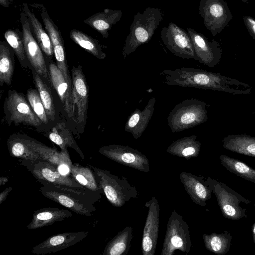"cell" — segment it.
Here are the masks:
<instances>
[{
	"instance_id": "21",
	"label": "cell",
	"mask_w": 255,
	"mask_h": 255,
	"mask_svg": "<svg viewBox=\"0 0 255 255\" xmlns=\"http://www.w3.org/2000/svg\"><path fill=\"white\" fill-rule=\"evenodd\" d=\"M155 102V98L151 97L142 110L136 109L128 117L125 130L135 139L139 138L147 127L153 114Z\"/></svg>"
},
{
	"instance_id": "24",
	"label": "cell",
	"mask_w": 255,
	"mask_h": 255,
	"mask_svg": "<svg viewBox=\"0 0 255 255\" xmlns=\"http://www.w3.org/2000/svg\"><path fill=\"white\" fill-rule=\"evenodd\" d=\"M23 10L27 15L30 29L34 37L37 41L43 52L47 57H52L54 55V49L50 37L45 29L35 15L30 11L27 3L23 4Z\"/></svg>"
},
{
	"instance_id": "36",
	"label": "cell",
	"mask_w": 255,
	"mask_h": 255,
	"mask_svg": "<svg viewBox=\"0 0 255 255\" xmlns=\"http://www.w3.org/2000/svg\"><path fill=\"white\" fill-rule=\"evenodd\" d=\"M26 96L28 102L37 117L45 124L48 122V118L37 90L29 89Z\"/></svg>"
},
{
	"instance_id": "28",
	"label": "cell",
	"mask_w": 255,
	"mask_h": 255,
	"mask_svg": "<svg viewBox=\"0 0 255 255\" xmlns=\"http://www.w3.org/2000/svg\"><path fill=\"white\" fill-rule=\"evenodd\" d=\"M48 138L51 141L58 145L61 150L70 147L75 150L82 159H84V153L77 145L72 133L66 128L64 123L57 124L49 133Z\"/></svg>"
},
{
	"instance_id": "9",
	"label": "cell",
	"mask_w": 255,
	"mask_h": 255,
	"mask_svg": "<svg viewBox=\"0 0 255 255\" xmlns=\"http://www.w3.org/2000/svg\"><path fill=\"white\" fill-rule=\"evenodd\" d=\"M5 120L9 125H24L36 127L42 122L25 97L15 90H9L3 104Z\"/></svg>"
},
{
	"instance_id": "30",
	"label": "cell",
	"mask_w": 255,
	"mask_h": 255,
	"mask_svg": "<svg viewBox=\"0 0 255 255\" xmlns=\"http://www.w3.org/2000/svg\"><path fill=\"white\" fill-rule=\"evenodd\" d=\"M70 38L75 43L87 50L96 58L104 59L106 55L103 49L105 46L89 35L77 29H72L69 33Z\"/></svg>"
},
{
	"instance_id": "7",
	"label": "cell",
	"mask_w": 255,
	"mask_h": 255,
	"mask_svg": "<svg viewBox=\"0 0 255 255\" xmlns=\"http://www.w3.org/2000/svg\"><path fill=\"white\" fill-rule=\"evenodd\" d=\"M209 186L217 198L222 214L226 218L232 220L247 218V210L239 206L241 202L250 204L251 201L246 199L224 183L208 176Z\"/></svg>"
},
{
	"instance_id": "16",
	"label": "cell",
	"mask_w": 255,
	"mask_h": 255,
	"mask_svg": "<svg viewBox=\"0 0 255 255\" xmlns=\"http://www.w3.org/2000/svg\"><path fill=\"white\" fill-rule=\"evenodd\" d=\"M148 213L144 227L142 240L143 255H154L159 232V206L157 199L152 197L145 203Z\"/></svg>"
},
{
	"instance_id": "33",
	"label": "cell",
	"mask_w": 255,
	"mask_h": 255,
	"mask_svg": "<svg viewBox=\"0 0 255 255\" xmlns=\"http://www.w3.org/2000/svg\"><path fill=\"white\" fill-rule=\"evenodd\" d=\"M219 159L221 164L230 172L255 183V169L245 163L227 155H221Z\"/></svg>"
},
{
	"instance_id": "11",
	"label": "cell",
	"mask_w": 255,
	"mask_h": 255,
	"mask_svg": "<svg viewBox=\"0 0 255 255\" xmlns=\"http://www.w3.org/2000/svg\"><path fill=\"white\" fill-rule=\"evenodd\" d=\"M160 37L168 50L182 59H194L195 53L191 39L185 31L173 22L163 27Z\"/></svg>"
},
{
	"instance_id": "27",
	"label": "cell",
	"mask_w": 255,
	"mask_h": 255,
	"mask_svg": "<svg viewBox=\"0 0 255 255\" xmlns=\"http://www.w3.org/2000/svg\"><path fill=\"white\" fill-rule=\"evenodd\" d=\"M14 51L5 41H0V85L11 84L14 70Z\"/></svg>"
},
{
	"instance_id": "35",
	"label": "cell",
	"mask_w": 255,
	"mask_h": 255,
	"mask_svg": "<svg viewBox=\"0 0 255 255\" xmlns=\"http://www.w3.org/2000/svg\"><path fill=\"white\" fill-rule=\"evenodd\" d=\"M33 73L34 82L39 92L47 117L50 120L54 121L56 113L51 91L38 73L36 72H33Z\"/></svg>"
},
{
	"instance_id": "29",
	"label": "cell",
	"mask_w": 255,
	"mask_h": 255,
	"mask_svg": "<svg viewBox=\"0 0 255 255\" xmlns=\"http://www.w3.org/2000/svg\"><path fill=\"white\" fill-rule=\"evenodd\" d=\"M132 228L126 227L106 246L103 255H126L130 247Z\"/></svg>"
},
{
	"instance_id": "23",
	"label": "cell",
	"mask_w": 255,
	"mask_h": 255,
	"mask_svg": "<svg viewBox=\"0 0 255 255\" xmlns=\"http://www.w3.org/2000/svg\"><path fill=\"white\" fill-rule=\"evenodd\" d=\"M123 12L121 10L106 8L89 16L84 22L99 32L104 38L109 37V31L113 25L121 20Z\"/></svg>"
},
{
	"instance_id": "25",
	"label": "cell",
	"mask_w": 255,
	"mask_h": 255,
	"mask_svg": "<svg viewBox=\"0 0 255 255\" xmlns=\"http://www.w3.org/2000/svg\"><path fill=\"white\" fill-rule=\"evenodd\" d=\"M197 138L196 135H192L178 139L167 147L166 151L173 155L186 159L197 157L201 146V142Z\"/></svg>"
},
{
	"instance_id": "41",
	"label": "cell",
	"mask_w": 255,
	"mask_h": 255,
	"mask_svg": "<svg viewBox=\"0 0 255 255\" xmlns=\"http://www.w3.org/2000/svg\"><path fill=\"white\" fill-rule=\"evenodd\" d=\"M249 21L252 25V29L254 33H255V21H254L252 19H250Z\"/></svg>"
},
{
	"instance_id": "18",
	"label": "cell",
	"mask_w": 255,
	"mask_h": 255,
	"mask_svg": "<svg viewBox=\"0 0 255 255\" xmlns=\"http://www.w3.org/2000/svg\"><path fill=\"white\" fill-rule=\"evenodd\" d=\"M89 234L88 231L65 232L51 236L31 250L34 255L54 253L74 245Z\"/></svg>"
},
{
	"instance_id": "34",
	"label": "cell",
	"mask_w": 255,
	"mask_h": 255,
	"mask_svg": "<svg viewBox=\"0 0 255 255\" xmlns=\"http://www.w3.org/2000/svg\"><path fill=\"white\" fill-rule=\"evenodd\" d=\"M4 36L5 40L11 47L21 65L27 67L30 64L25 51L22 32L18 29H9L5 31Z\"/></svg>"
},
{
	"instance_id": "6",
	"label": "cell",
	"mask_w": 255,
	"mask_h": 255,
	"mask_svg": "<svg viewBox=\"0 0 255 255\" xmlns=\"http://www.w3.org/2000/svg\"><path fill=\"white\" fill-rule=\"evenodd\" d=\"M100 187L109 202L116 207H121L132 198H136L138 191L125 177L119 178L110 171L93 168Z\"/></svg>"
},
{
	"instance_id": "39",
	"label": "cell",
	"mask_w": 255,
	"mask_h": 255,
	"mask_svg": "<svg viewBox=\"0 0 255 255\" xmlns=\"http://www.w3.org/2000/svg\"><path fill=\"white\" fill-rule=\"evenodd\" d=\"M252 234L253 241L255 244V223L252 226Z\"/></svg>"
},
{
	"instance_id": "8",
	"label": "cell",
	"mask_w": 255,
	"mask_h": 255,
	"mask_svg": "<svg viewBox=\"0 0 255 255\" xmlns=\"http://www.w3.org/2000/svg\"><path fill=\"white\" fill-rule=\"evenodd\" d=\"M191 246L189 227L182 216L173 210L169 218L162 255H172L176 250L188 254Z\"/></svg>"
},
{
	"instance_id": "13",
	"label": "cell",
	"mask_w": 255,
	"mask_h": 255,
	"mask_svg": "<svg viewBox=\"0 0 255 255\" xmlns=\"http://www.w3.org/2000/svg\"><path fill=\"white\" fill-rule=\"evenodd\" d=\"M72 94L77 114L75 122L79 128V132H83L87 122L88 108L89 90L82 67L78 64L72 70Z\"/></svg>"
},
{
	"instance_id": "20",
	"label": "cell",
	"mask_w": 255,
	"mask_h": 255,
	"mask_svg": "<svg viewBox=\"0 0 255 255\" xmlns=\"http://www.w3.org/2000/svg\"><path fill=\"white\" fill-rule=\"evenodd\" d=\"M180 179L184 188L194 203L202 206L211 198V189L208 179L191 173L182 172Z\"/></svg>"
},
{
	"instance_id": "38",
	"label": "cell",
	"mask_w": 255,
	"mask_h": 255,
	"mask_svg": "<svg viewBox=\"0 0 255 255\" xmlns=\"http://www.w3.org/2000/svg\"><path fill=\"white\" fill-rule=\"evenodd\" d=\"M12 0H0V4L5 7H9Z\"/></svg>"
},
{
	"instance_id": "37",
	"label": "cell",
	"mask_w": 255,
	"mask_h": 255,
	"mask_svg": "<svg viewBox=\"0 0 255 255\" xmlns=\"http://www.w3.org/2000/svg\"><path fill=\"white\" fill-rule=\"evenodd\" d=\"M12 190V188L11 187H8L1 192L0 193V204L6 199L7 196Z\"/></svg>"
},
{
	"instance_id": "5",
	"label": "cell",
	"mask_w": 255,
	"mask_h": 255,
	"mask_svg": "<svg viewBox=\"0 0 255 255\" xmlns=\"http://www.w3.org/2000/svg\"><path fill=\"white\" fill-rule=\"evenodd\" d=\"M207 119L206 103L195 98L183 100L175 106L167 118L168 127L173 133L198 126Z\"/></svg>"
},
{
	"instance_id": "2",
	"label": "cell",
	"mask_w": 255,
	"mask_h": 255,
	"mask_svg": "<svg viewBox=\"0 0 255 255\" xmlns=\"http://www.w3.org/2000/svg\"><path fill=\"white\" fill-rule=\"evenodd\" d=\"M39 191L43 196L76 214L90 217L96 211L94 205L102 192L78 189L53 184H43Z\"/></svg>"
},
{
	"instance_id": "12",
	"label": "cell",
	"mask_w": 255,
	"mask_h": 255,
	"mask_svg": "<svg viewBox=\"0 0 255 255\" xmlns=\"http://www.w3.org/2000/svg\"><path fill=\"white\" fill-rule=\"evenodd\" d=\"M99 152L107 158L120 164L148 172L150 170L149 161L147 157L138 150L119 144H110L101 147Z\"/></svg>"
},
{
	"instance_id": "17",
	"label": "cell",
	"mask_w": 255,
	"mask_h": 255,
	"mask_svg": "<svg viewBox=\"0 0 255 255\" xmlns=\"http://www.w3.org/2000/svg\"><path fill=\"white\" fill-rule=\"evenodd\" d=\"M187 31L192 42L194 60L209 67L217 65L221 58V49L217 43L209 42L204 35L191 28H187Z\"/></svg>"
},
{
	"instance_id": "10",
	"label": "cell",
	"mask_w": 255,
	"mask_h": 255,
	"mask_svg": "<svg viewBox=\"0 0 255 255\" xmlns=\"http://www.w3.org/2000/svg\"><path fill=\"white\" fill-rule=\"evenodd\" d=\"M24 165L42 184H53L81 190H89L78 183L71 176L62 174L57 165L49 162L21 159Z\"/></svg>"
},
{
	"instance_id": "40",
	"label": "cell",
	"mask_w": 255,
	"mask_h": 255,
	"mask_svg": "<svg viewBox=\"0 0 255 255\" xmlns=\"http://www.w3.org/2000/svg\"><path fill=\"white\" fill-rule=\"evenodd\" d=\"M0 184H4L5 182L7 181V178L5 177H1L0 178Z\"/></svg>"
},
{
	"instance_id": "15",
	"label": "cell",
	"mask_w": 255,
	"mask_h": 255,
	"mask_svg": "<svg viewBox=\"0 0 255 255\" xmlns=\"http://www.w3.org/2000/svg\"><path fill=\"white\" fill-rule=\"evenodd\" d=\"M20 21L27 58L35 71L42 77L47 78L48 71L43 51L33 36L28 18L24 12L20 13Z\"/></svg>"
},
{
	"instance_id": "14",
	"label": "cell",
	"mask_w": 255,
	"mask_h": 255,
	"mask_svg": "<svg viewBox=\"0 0 255 255\" xmlns=\"http://www.w3.org/2000/svg\"><path fill=\"white\" fill-rule=\"evenodd\" d=\"M34 6L38 9L45 29L50 37L57 66L61 70L66 80L72 85L66 63L64 43L61 33L43 5L36 4Z\"/></svg>"
},
{
	"instance_id": "32",
	"label": "cell",
	"mask_w": 255,
	"mask_h": 255,
	"mask_svg": "<svg viewBox=\"0 0 255 255\" xmlns=\"http://www.w3.org/2000/svg\"><path fill=\"white\" fill-rule=\"evenodd\" d=\"M70 176L85 188L104 193L99 186L94 172L89 167L83 166L77 163H73Z\"/></svg>"
},
{
	"instance_id": "1",
	"label": "cell",
	"mask_w": 255,
	"mask_h": 255,
	"mask_svg": "<svg viewBox=\"0 0 255 255\" xmlns=\"http://www.w3.org/2000/svg\"><path fill=\"white\" fill-rule=\"evenodd\" d=\"M169 86L192 87L222 91L234 95L249 94L252 87L235 79L193 68L166 69L160 73Z\"/></svg>"
},
{
	"instance_id": "26",
	"label": "cell",
	"mask_w": 255,
	"mask_h": 255,
	"mask_svg": "<svg viewBox=\"0 0 255 255\" xmlns=\"http://www.w3.org/2000/svg\"><path fill=\"white\" fill-rule=\"evenodd\" d=\"M223 146L229 150L255 157V137L246 134H230L223 140Z\"/></svg>"
},
{
	"instance_id": "22",
	"label": "cell",
	"mask_w": 255,
	"mask_h": 255,
	"mask_svg": "<svg viewBox=\"0 0 255 255\" xmlns=\"http://www.w3.org/2000/svg\"><path fill=\"white\" fill-rule=\"evenodd\" d=\"M73 215L72 211L56 207H46L35 211L30 223L26 226L28 229L35 230L60 222Z\"/></svg>"
},
{
	"instance_id": "19",
	"label": "cell",
	"mask_w": 255,
	"mask_h": 255,
	"mask_svg": "<svg viewBox=\"0 0 255 255\" xmlns=\"http://www.w3.org/2000/svg\"><path fill=\"white\" fill-rule=\"evenodd\" d=\"M51 83L57 92L68 118L75 122L72 85L66 80L61 70L53 63L49 65Z\"/></svg>"
},
{
	"instance_id": "4",
	"label": "cell",
	"mask_w": 255,
	"mask_h": 255,
	"mask_svg": "<svg viewBox=\"0 0 255 255\" xmlns=\"http://www.w3.org/2000/svg\"><path fill=\"white\" fill-rule=\"evenodd\" d=\"M163 19L160 9L155 7H147L134 15L122 51L124 59L151 40Z\"/></svg>"
},
{
	"instance_id": "3",
	"label": "cell",
	"mask_w": 255,
	"mask_h": 255,
	"mask_svg": "<svg viewBox=\"0 0 255 255\" xmlns=\"http://www.w3.org/2000/svg\"><path fill=\"white\" fill-rule=\"evenodd\" d=\"M7 146L11 156L21 159L47 161L58 165L69 157L67 149L58 152L24 133L11 135Z\"/></svg>"
},
{
	"instance_id": "31",
	"label": "cell",
	"mask_w": 255,
	"mask_h": 255,
	"mask_svg": "<svg viewBox=\"0 0 255 255\" xmlns=\"http://www.w3.org/2000/svg\"><path fill=\"white\" fill-rule=\"evenodd\" d=\"M202 236L205 246L208 251L220 255H225L229 251L232 238L230 233H213L210 235L203 234Z\"/></svg>"
}]
</instances>
